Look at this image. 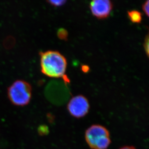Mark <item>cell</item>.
I'll use <instances>...</instances> for the list:
<instances>
[{"mask_svg": "<svg viewBox=\"0 0 149 149\" xmlns=\"http://www.w3.org/2000/svg\"><path fill=\"white\" fill-rule=\"evenodd\" d=\"M40 65L42 73L49 77L65 76L67 66L66 59L56 51H47L40 54Z\"/></svg>", "mask_w": 149, "mask_h": 149, "instance_id": "obj_1", "label": "cell"}, {"mask_svg": "<svg viewBox=\"0 0 149 149\" xmlns=\"http://www.w3.org/2000/svg\"><path fill=\"white\" fill-rule=\"evenodd\" d=\"M84 138L91 149H107L111 143L109 131L100 125H93L86 130Z\"/></svg>", "mask_w": 149, "mask_h": 149, "instance_id": "obj_2", "label": "cell"}, {"mask_svg": "<svg viewBox=\"0 0 149 149\" xmlns=\"http://www.w3.org/2000/svg\"><path fill=\"white\" fill-rule=\"evenodd\" d=\"M8 95L13 104L20 106L26 105L31 99V86L25 81H17L10 86Z\"/></svg>", "mask_w": 149, "mask_h": 149, "instance_id": "obj_3", "label": "cell"}, {"mask_svg": "<svg viewBox=\"0 0 149 149\" xmlns=\"http://www.w3.org/2000/svg\"><path fill=\"white\" fill-rule=\"evenodd\" d=\"M90 109V104L86 97L78 95L72 97L67 105L69 113L74 118H81L86 115Z\"/></svg>", "mask_w": 149, "mask_h": 149, "instance_id": "obj_4", "label": "cell"}, {"mask_svg": "<svg viewBox=\"0 0 149 149\" xmlns=\"http://www.w3.org/2000/svg\"><path fill=\"white\" fill-rule=\"evenodd\" d=\"M89 7L93 16L98 19H104L110 16L113 4L109 0H94L91 1Z\"/></svg>", "mask_w": 149, "mask_h": 149, "instance_id": "obj_5", "label": "cell"}, {"mask_svg": "<svg viewBox=\"0 0 149 149\" xmlns=\"http://www.w3.org/2000/svg\"><path fill=\"white\" fill-rule=\"evenodd\" d=\"M128 18L134 23H140L142 20V14L137 10H133L127 12Z\"/></svg>", "mask_w": 149, "mask_h": 149, "instance_id": "obj_6", "label": "cell"}, {"mask_svg": "<svg viewBox=\"0 0 149 149\" xmlns=\"http://www.w3.org/2000/svg\"><path fill=\"white\" fill-rule=\"evenodd\" d=\"M57 35L61 40L67 41L68 37V33L67 31L63 28L59 29L58 31Z\"/></svg>", "mask_w": 149, "mask_h": 149, "instance_id": "obj_7", "label": "cell"}, {"mask_svg": "<svg viewBox=\"0 0 149 149\" xmlns=\"http://www.w3.org/2000/svg\"><path fill=\"white\" fill-rule=\"evenodd\" d=\"M66 1L65 0H61V1H48V3L52 6H54L56 7L61 6L65 4L66 3Z\"/></svg>", "mask_w": 149, "mask_h": 149, "instance_id": "obj_8", "label": "cell"}, {"mask_svg": "<svg viewBox=\"0 0 149 149\" xmlns=\"http://www.w3.org/2000/svg\"><path fill=\"white\" fill-rule=\"evenodd\" d=\"M149 34H147L146 36L145 37L143 47L145 52L148 57H149Z\"/></svg>", "mask_w": 149, "mask_h": 149, "instance_id": "obj_9", "label": "cell"}, {"mask_svg": "<svg viewBox=\"0 0 149 149\" xmlns=\"http://www.w3.org/2000/svg\"><path fill=\"white\" fill-rule=\"evenodd\" d=\"M149 0H147L146 1H145L142 5V9L145 13V14L146 15L147 17H149Z\"/></svg>", "mask_w": 149, "mask_h": 149, "instance_id": "obj_10", "label": "cell"}, {"mask_svg": "<svg viewBox=\"0 0 149 149\" xmlns=\"http://www.w3.org/2000/svg\"><path fill=\"white\" fill-rule=\"evenodd\" d=\"M119 149H136L135 148V147L131 146H123L121 148H120Z\"/></svg>", "mask_w": 149, "mask_h": 149, "instance_id": "obj_11", "label": "cell"}, {"mask_svg": "<svg viewBox=\"0 0 149 149\" xmlns=\"http://www.w3.org/2000/svg\"><path fill=\"white\" fill-rule=\"evenodd\" d=\"M82 70H83V72H88V71L89 69L88 67L87 66H86V65H84V66H83L82 67Z\"/></svg>", "mask_w": 149, "mask_h": 149, "instance_id": "obj_12", "label": "cell"}]
</instances>
